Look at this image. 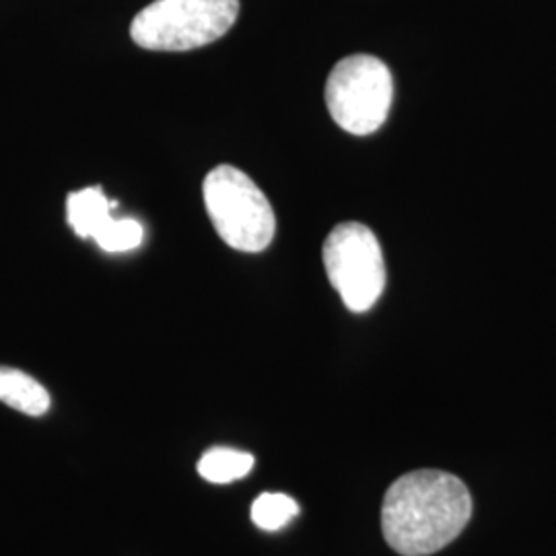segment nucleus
I'll return each mask as SVG.
<instances>
[{"label": "nucleus", "mask_w": 556, "mask_h": 556, "mask_svg": "<svg viewBox=\"0 0 556 556\" xmlns=\"http://www.w3.org/2000/svg\"><path fill=\"white\" fill-rule=\"evenodd\" d=\"M112 208H116V202H110L101 188H85L68 194L66 219L79 238L93 239L112 219Z\"/></svg>", "instance_id": "7"}, {"label": "nucleus", "mask_w": 556, "mask_h": 556, "mask_svg": "<svg viewBox=\"0 0 556 556\" xmlns=\"http://www.w3.org/2000/svg\"><path fill=\"white\" fill-rule=\"evenodd\" d=\"M324 266L342 303L355 312H369L383 293L386 264L376 233L363 223H340L324 243Z\"/></svg>", "instance_id": "5"}, {"label": "nucleus", "mask_w": 556, "mask_h": 556, "mask_svg": "<svg viewBox=\"0 0 556 556\" xmlns=\"http://www.w3.org/2000/svg\"><path fill=\"white\" fill-rule=\"evenodd\" d=\"M394 100L390 68L369 54L342 59L326 83L328 112L355 137L374 135L388 118Z\"/></svg>", "instance_id": "4"}, {"label": "nucleus", "mask_w": 556, "mask_h": 556, "mask_svg": "<svg viewBox=\"0 0 556 556\" xmlns=\"http://www.w3.org/2000/svg\"><path fill=\"white\" fill-rule=\"evenodd\" d=\"M204 204L219 238L233 250L258 254L277 231L275 211L254 179L233 165H219L204 179Z\"/></svg>", "instance_id": "2"}, {"label": "nucleus", "mask_w": 556, "mask_h": 556, "mask_svg": "<svg viewBox=\"0 0 556 556\" xmlns=\"http://www.w3.org/2000/svg\"><path fill=\"white\" fill-rule=\"evenodd\" d=\"M254 468V456L231 450L213 447L200 457L199 475L213 484H229L239 478L248 477Z\"/></svg>", "instance_id": "8"}, {"label": "nucleus", "mask_w": 556, "mask_h": 556, "mask_svg": "<svg viewBox=\"0 0 556 556\" xmlns=\"http://www.w3.org/2000/svg\"><path fill=\"white\" fill-rule=\"evenodd\" d=\"M298 514V501L282 493H262L252 505V521L266 532L282 530Z\"/></svg>", "instance_id": "9"}, {"label": "nucleus", "mask_w": 556, "mask_h": 556, "mask_svg": "<svg viewBox=\"0 0 556 556\" xmlns=\"http://www.w3.org/2000/svg\"><path fill=\"white\" fill-rule=\"evenodd\" d=\"M0 402L27 417H43L50 410V394L38 379L0 365Z\"/></svg>", "instance_id": "6"}, {"label": "nucleus", "mask_w": 556, "mask_h": 556, "mask_svg": "<svg viewBox=\"0 0 556 556\" xmlns=\"http://www.w3.org/2000/svg\"><path fill=\"white\" fill-rule=\"evenodd\" d=\"M93 239L103 252L122 254V252H130V250L139 248L144 239V229L139 220L112 217L101 227L98 236Z\"/></svg>", "instance_id": "10"}, {"label": "nucleus", "mask_w": 556, "mask_h": 556, "mask_svg": "<svg viewBox=\"0 0 556 556\" xmlns=\"http://www.w3.org/2000/svg\"><path fill=\"white\" fill-rule=\"evenodd\" d=\"M239 0H155L130 25L144 50L186 52L223 38L238 21Z\"/></svg>", "instance_id": "3"}, {"label": "nucleus", "mask_w": 556, "mask_h": 556, "mask_svg": "<svg viewBox=\"0 0 556 556\" xmlns=\"http://www.w3.org/2000/svg\"><path fill=\"white\" fill-rule=\"evenodd\" d=\"M472 516L466 484L441 470L408 472L388 489L381 530L402 556H427L452 544Z\"/></svg>", "instance_id": "1"}]
</instances>
